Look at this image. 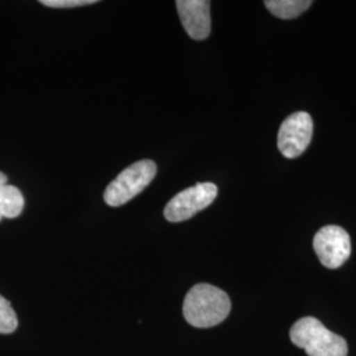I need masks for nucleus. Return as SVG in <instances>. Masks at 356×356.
Masks as SVG:
<instances>
[{"instance_id": "obj_8", "label": "nucleus", "mask_w": 356, "mask_h": 356, "mask_svg": "<svg viewBox=\"0 0 356 356\" xmlns=\"http://www.w3.org/2000/svg\"><path fill=\"white\" fill-rule=\"evenodd\" d=\"M24 204L22 191L13 185H8L7 176L0 172V220L3 218H17L22 214Z\"/></svg>"}, {"instance_id": "obj_5", "label": "nucleus", "mask_w": 356, "mask_h": 356, "mask_svg": "<svg viewBox=\"0 0 356 356\" xmlns=\"http://www.w3.org/2000/svg\"><path fill=\"white\" fill-rule=\"evenodd\" d=\"M314 251L323 267H342L351 254V239L346 229L339 226H325L313 239Z\"/></svg>"}, {"instance_id": "obj_1", "label": "nucleus", "mask_w": 356, "mask_h": 356, "mask_svg": "<svg viewBox=\"0 0 356 356\" xmlns=\"http://www.w3.org/2000/svg\"><path fill=\"white\" fill-rule=\"evenodd\" d=\"M184 317L198 329L214 327L229 317L231 301L227 293L210 284H197L184 300Z\"/></svg>"}, {"instance_id": "obj_3", "label": "nucleus", "mask_w": 356, "mask_h": 356, "mask_svg": "<svg viewBox=\"0 0 356 356\" xmlns=\"http://www.w3.org/2000/svg\"><path fill=\"white\" fill-rule=\"evenodd\" d=\"M156 172L157 166L152 160H141L127 166L106 188L104 202L111 207L127 204L152 182Z\"/></svg>"}, {"instance_id": "obj_7", "label": "nucleus", "mask_w": 356, "mask_h": 356, "mask_svg": "<svg viewBox=\"0 0 356 356\" xmlns=\"http://www.w3.org/2000/svg\"><path fill=\"white\" fill-rule=\"evenodd\" d=\"M210 1L207 0H177L178 16L184 29L193 40L209 38L211 31Z\"/></svg>"}, {"instance_id": "obj_11", "label": "nucleus", "mask_w": 356, "mask_h": 356, "mask_svg": "<svg viewBox=\"0 0 356 356\" xmlns=\"http://www.w3.org/2000/svg\"><path fill=\"white\" fill-rule=\"evenodd\" d=\"M41 4L51 8H74L97 3L95 0H41Z\"/></svg>"}, {"instance_id": "obj_2", "label": "nucleus", "mask_w": 356, "mask_h": 356, "mask_svg": "<svg viewBox=\"0 0 356 356\" xmlns=\"http://www.w3.org/2000/svg\"><path fill=\"white\" fill-rule=\"evenodd\" d=\"M294 346L309 356H347L348 346L341 335L332 332L314 317H304L293 323L289 332Z\"/></svg>"}, {"instance_id": "obj_9", "label": "nucleus", "mask_w": 356, "mask_h": 356, "mask_svg": "<svg viewBox=\"0 0 356 356\" xmlns=\"http://www.w3.org/2000/svg\"><path fill=\"white\" fill-rule=\"evenodd\" d=\"M264 4L276 17L291 20L305 13L313 3L310 0H266Z\"/></svg>"}, {"instance_id": "obj_6", "label": "nucleus", "mask_w": 356, "mask_h": 356, "mask_svg": "<svg viewBox=\"0 0 356 356\" xmlns=\"http://www.w3.org/2000/svg\"><path fill=\"white\" fill-rule=\"evenodd\" d=\"M313 138V119L305 111L288 116L279 129L277 145L286 159H296L305 152Z\"/></svg>"}, {"instance_id": "obj_4", "label": "nucleus", "mask_w": 356, "mask_h": 356, "mask_svg": "<svg viewBox=\"0 0 356 356\" xmlns=\"http://www.w3.org/2000/svg\"><path fill=\"white\" fill-rule=\"evenodd\" d=\"M218 188L213 182L197 184L175 195L164 210L166 220L179 223L191 219L216 201Z\"/></svg>"}, {"instance_id": "obj_10", "label": "nucleus", "mask_w": 356, "mask_h": 356, "mask_svg": "<svg viewBox=\"0 0 356 356\" xmlns=\"http://www.w3.org/2000/svg\"><path fill=\"white\" fill-rule=\"evenodd\" d=\"M17 317L10 301L0 296V334H11L17 329Z\"/></svg>"}]
</instances>
